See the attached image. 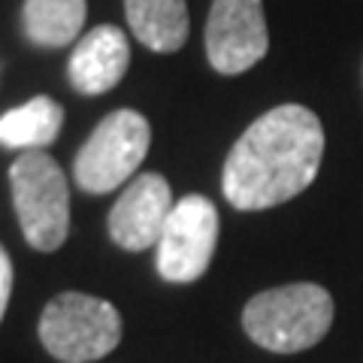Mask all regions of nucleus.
I'll list each match as a JSON object with an SVG mask.
<instances>
[{
	"mask_svg": "<svg viewBox=\"0 0 363 363\" xmlns=\"http://www.w3.org/2000/svg\"><path fill=\"white\" fill-rule=\"evenodd\" d=\"M324 157V128L309 106L281 104L245 128L224 161L221 188L233 209L260 212L303 194Z\"/></svg>",
	"mask_w": 363,
	"mask_h": 363,
	"instance_id": "obj_1",
	"label": "nucleus"
},
{
	"mask_svg": "<svg viewBox=\"0 0 363 363\" xmlns=\"http://www.w3.org/2000/svg\"><path fill=\"white\" fill-rule=\"evenodd\" d=\"M206 58L221 76H240L269 52L264 0H212L206 18Z\"/></svg>",
	"mask_w": 363,
	"mask_h": 363,
	"instance_id": "obj_7",
	"label": "nucleus"
},
{
	"mask_svg": "<svg viewBox=\"0 0 363 363\" xmlns=\"http://www.w3.org/2000/svg\"><path fill=\"white\" fill-rule=\"evenodd\" d=\"M149 143L152 128L145 116H140L136 109L109 112L76 155V185L88 194H109V191L121 188L145 161Z\"/></svg>",
	"mask_w": 363,
	"mask_h": 363,
	"instance_id": "obj_5",
	"label": "nucleus"
},
{
	"mask_svg": "<svg viewBox=\"0 0 363 363\" xmlns=\"http://www.w3.org/2000/svg\"><path fill=\"white\" fill-rule=\"evenodd\" d=\"M333 297L315 281L269 288L255 294L242 309V330L255 345L276 354H297L330 333Z\"/></svg>",
	"mask_w": 363,
	"mask_h": 363,
	"instance_id": "obj_2",
	"label": "nucleus"
},
{
	"mask_svg": "<svg viewBox=\"0 0 363 363\" xmlns=\"http://www.w3.org/2000/svg\"><path fill=\"white\" fill-rule=\"evenodd\" d=\"M130 64V43L128 33L116 25H97L91 28L67 64L70 85L85 97H97L116 88Z\"/></svg>",
	"mask_w": 363,
	"mask_h": 363,
	"instance_id": "obj_9",
	"label": "nucleus"
},
{
	"mask_svg": "<svg viewBox=\"0 0 363 363\" xmlns=\"http://www.w3.org/2000/svg\"><path fill=\"white\" fill-rule=\"evenodd\" d=\"M88 18V0H25L21 25L33 45L61 49L79 40Z\"/></svg>",
	"mask_w": 363,
	"mask_h": 363,
	"instance_id": "obj_12",
	"label": "nucleus"
},
{
	"mask_svg": "<svg viewBox=\"0 0 363 363\" xmlns=\"http://www.w3.org/2000/svg\"><path fill=\"white\" fill-rule=\"evenodd\" d=\"M9 294H13V260H9L6 248L0 245V321H4V312H6Z\"/></svg>",
	"mask_w": 363,
	"mask_h": 363,
	"instance_id": "obj_13",
	"label": "nucleus"
},
{
	"mask_svg": "<svg viewBox=\"0 0 363 363\" xmlns=\"http://www.w3.org/2000/svg\"><path fill=\"white\" fill-rule=\"evenodd\" d=\"M124 16L133 37L152 52H179L188 40L185 0H124Z\"/></svg>",
	"mask_w": 363,
	"mask_h": 363,
	"instance_id": "obj_10",
	"label": "nucleus"
},
{
	"mask_svg": "<svg viewBox=\"0 0 363 363\" xmlns=\"http://www.w3.org/2000/svg\"><path fill=\"white\" fill-rule=\"evenodd\" d=\"M218 242V209L203 194L182 197L157 240V272L164 281L188 285L209 269Z\"/></svg>",
	"mask_w": 363,
	"mask_h": 363,
	"instance_id": "obj_6",
	"label": "nucleus"
},
{
	"mask_svg": "<svg viewBox=\"0 0 363 363\" xmlns=\"http://www.w3.org/2000/svg\"><path fill=\"white\" fill-rule=\"evenodd\" d=\"M9 185L28 245L58 252L70 233V191L58 161L45 152H21L9 167Z\"/></svg>",
	"mask_w": 363,
	"mask_h": 363,
	"instance_id": "obj_3",
	"label": "nucleus"
},
{
	"mask_svg": "<svg viewBox=\"0 0 363 363\" xmlns=\"http://www.w3.org/2000/svg\"><path fill=\"white\" fill-rule=\"evenodd\" d=\"M64 128V109L58 100L37 94L28 104L0 116V145L21 152H43L58 140Z\"/></svg>",
	"mask_w": 363,
	"mask_h": 363,
	"instance_id": "obj_11",
	"label": "nucleus"
},
{
	"mask_svg": "<svg viewBox=\"0 0 363 363\" xmlns=\"http://www.w3.org/2000/svg\"><path fill=\"white\" fill-rule=\"evenodd\" d=\"M173 191L161 173H136L109 212V236L124 252H145L157 245L173 212Z\"/></svg>",
	"mask_w": 363,
	"mask_h": 363,
	"instance_id": "obj_8",
	"label": "nucleus"
},
{
	"mask_svg": "<svg viewBox=\"0 0 363 363\" xmlns=\"http://www.w3.org/2000/svg\"><path fill=\"white\" fill-rule=\"evenodd\" d=\"M40 342L61 363H94L121 342V315L100 297L64 291L45 303Z\"/></svg>",
	"mask_w": 363,
	"mask_h": 363,
	"instance_id": "obj_4",
	"label": "nucleus"
}]
</instances>
